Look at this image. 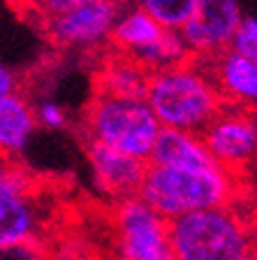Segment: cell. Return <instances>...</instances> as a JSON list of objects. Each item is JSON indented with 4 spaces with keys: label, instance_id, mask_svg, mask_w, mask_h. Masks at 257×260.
<instances>
[{
    "label": "cell",
    "instance_id": "6da1fadb",
    "mask_svg": "<svg viewBox=\"0 0 257 260\" xmlns=\"http://www.w3.org/2000/svg\"><path fill=\"white\" fill-rule=\"evenodd\" d=\"M239 190V177L223 165L213 168H171L149 162L139 198L174 221L178 216L213 207H227Z\"/></svg>",
    "mask_w": 257,
    "mask_h": 260
},
{
    "label": "cell",
    "instance_id": "7a4b0ae2",
    "mask_svg": "<svg viewBox=\"0 0 257 260\" xmlns=\"http://www.w3.org/2000/svg\"><path fill=\"white\" fill-rule=\"evenodd\" d=\"M146 100L160 119L162 128L199 135L227 105L206 65L197 58L151 75Z\"/></svg>",
    "mask_w": 257,
    "mask_h": 260
},
{
    "label": "cell",
    "instance_id": "3957f363",
    "mask_svg": "<svg viewBox=\"0 0 257 260\" xmlns=\"http://www.w3.org/2000/svg\"><path fill=\"white\" fill-rule=\"evenodd\" d=\"M169 233L176 260H257L252 233L230 205L174 218Z\"/></svg>",
    "mask_w": 257,
    "mask_h": 260
},
{
    "label": "cell",
    "instance_id": "277c9868",
    "mask_svg": "<svg viewBox=\"0 0 257 260\" xmlns=\"http://www.w3.org/2000/svg\"><path fill=\"white\" fill-rule=\"evenodd\" d=\"M86 137L128 156L151 160L162 123L144 98L95 93L86 109Z\"/></svg>",
    "mask_w": 257,
    "mask_h": 260
},
{
    "label": "cell",
    "instance_id": "5b68a950",
    "mask_svg": "<svg viewBox=\"0 0 257 260\" xmlns=\"http://www.w3.org/2000/svg\"><path fill=\"white\" fill-rule=\"evenodd\" d=\"M118 260H176L169 221L139 195L121 200L114 211Z\"/></svg>",
    "mask_w": 257,
    "mask_h": 260
},
{
    "label": "cell",
    "instance_id": "8992f818",
    "mask_svg": "<svg viewBox=\"0 0 257 260\" xmlns=\"http://www.w3.org/2000/svg\"><path fill=\"white\" fill-rule=\"evenodd\" d=\"M121 16V0H100L72 7L58 14H44L47 38L65 49H95L112 42V32Z\"/></svg>",
    "mask_w": 257,
    "mask_h": 260
},
{
    "label": "cell",
    "instance_id": "52a82bcc",
    "mask_svg": "<svg viewBox=\"0 0 257 260\" xmlns=\"http://www.w3.org/2000/svg\"><path fill=\"white\" fill-rule=\"evenodd\" d=\"M202 137L211 156L223 168L236 177L248 174L257 158V112L225 105V109L206 125Z\"/></svg>",
    "mask_w": 257,
    "mask_h": 260
},
{
    "label": "cell",
    "instance_id": "ba28073f",
    "mask_svg": "<svg viewBox=\"0 0 257 260\" xmlns=\"http://www.w3.org/2000/svg\"><path fill=\"white\" fill-rule=\"evenodd\" d=\"M243 19L241 0H199L181 35L195 58H211L232 49Z\"/></svg>",
    "mask_w": 257,
    "mask_h": 260
},
{
    "label": "cell",
    "instance_id": "9c48e42d",
    "mask_svg": "<svg viewBox=\"0 0 257 260\" xmlns=\"http://www.w3.org/2000/svg\"><path fill=\"white\" fill-rule=\"evenodd\" d=\"M38 225L30 181L23 170L5 162L0 177V246L35 242Z\"/></svg>",
    "mask_w": 257,
    "mask_h": 260
},
{
    "label": "cell",
    "instance_id": "30bf717a",
    "mask_svg": "<svg viewBox=\"0 0 257 260\" xmlns=\"http://www.w3.org/2000/svg\"><path fill=\"white\" fill-rule=\"evenodd\" d=\"M86 158L91 165L95 186L102 193H107L118 202L139 195L146 170H149V160L128 156L118 149L91 140L86 142Z\"/></svg>",
    "mask_w": 257,
    "mask_h": 260
},
{
    "label": "cell",
    "instance_id": "8fae6325",
    "mask_svg": "<svg viewBox=\"0 0 257 260\" xmlns=\"http://www.w3.org/2000/svg\"><path fill=\"white\" fill-rule=\"evenodd\" d=\"M211 72L220 95L227 105L257 112V63L227 49L211 58H197Z\"/></svg>",
    "mask_w": 257,
    "mask_h": 260
},
{
    "label": "cell",
    "instance_id": "7c38bea8",
    "mask_svg": "<svg viewBox=\"0 0 257 260\" xmlns=\"http://www.w3.org/2000/svg\"><path fill=\"white\" fill-rule=\"evenodd\" d=\"M149 162L171 165V168H213L220 165L204 144L199 133H188L176 128H162Z\"/></svg>",
    "mask_w": 257,
    "mask_h": 260
},
{
    "label": "cell",
    "instance_id": "4fadbf2b",
    "mask_svg": "<svg viewBox=\"0 0 257 260\" xmlns=\"http://www.w3.org/2000/svg\"><path fill=\"white\" fill-rule=\"evenodd\" d=\"M151 72L144 65H139L132 56L116 51L109 56L97 72L95 79V93H107V95L118 98H144L149 93Z\"/></svg>",
    "mask_w": 257,
    "mask_h": 260
},
{
    "label": "cell",
    "instance_id": "5bb4252c",
    "mask_svg": "<svg viewBox=\"0 0 257 260\" xmlns=\"http://www.w3.org/2000/svg\"><path fill=\"white\" fill-rule=\"evenodd\" d=\"M38 123L35 107L19 91L0 98V144L5 153H21Z\"/></svg>",
    "mask_w": 257,
    "mask_h": 260
},
{
    "label": "cell",
    "instance_id": "9a60e30c",
    "mask_svg": "<svg viewBox=\"0 0 257 260\" xmlns=\"http://www.w3.org/2000/svg\"><path fill=\"white\" fill-rule=\"evenodd\" d=\"M167 28H162L160 23L153 19L151 14H146L141 7H132L128 12H121L116 26L112 32V47L114 51L128 56H137L144 49L153 47L158 40L165 35Z\"/></svg>",
    "mask_w": 257,
    "mask_h": 260
},
{
    "label": "cell",
    "instance_id": "2e32d148",
    "mask_svg": "<svg viewBox=\"0 0 257 260\" xmlns=\"http://www.w3.org/2000/svg\"><path fill=\"white\" fill-rule=\"evenodd\" d=\"M199 0H137V7L151 14L167 30H183L193 19Z\"/></svg>",
    "mask_w": 257,
    "mask_h": 260
},
{
    "label": "cell",
    "instance_id": "e0dca14e",
    "mask_svg": "<svg viewBox=\"0 0 257 260\" xmlns=\"http://www.w3.org/2000/svg\"><path fill=\"white\" fill-rule=\"evenodd\" d=\"M232 49L257 63V19L255 16H246L243 19L241 28H239L234 42H232Z\"/></svg>",
    "mask_w": 257,
    "mask_h": 260
},
{
    "label": "cell",
    "instance_id": "ac0fdd59",
    "mask_svg": "<svg viewBox=\"0 0 257 260\" xmlns=\"http://www.w3.org/2000/svg\"><path fill=\"white\" fill-rule=\"evenodd\" d=\"M35 114H38L40 125H44V128L60 130V128H65V123H67V114H65V109L60 107L58 103H54L51 98L40 100V103L35 105Z\"/></svg>",
    "mask_w": 257,
    "mask_h": 260
},
{
    "label": "cell",
    "instance_id": "d6986e66",
    "mask_svg": "<svg viewBox=\"0 0 257 260\" xmlns=\"http://www.w3.org/2000/svg\"><path fill=\"white\" fill-rule=\"evenodd\" d=\"M3 260H38V255H35V242L3 246Z\"/></svg>",
    "mask_w": 257,
    "mask_h": 260
},
{
    "label": "cell",
    "instance_id": "ffe728a7",
    "mask_svg": "<svg viewBox=\"0 0 257 260\" xmlns=\"http://www.w3.org/2000/svg\"><path fill=\"white\" fill-rule=\"evenodd\" d=\"M7 3L12 5V10L21 12V14H28V16H38L40 19L51 0H7Z\"/></svg>",
    "mask_w": 257,
    "mask_h": 260
},
{
    "label": "cell",
    "instance_id": "44dd1931",
    "mask_svg": "<svg viewBox=\"0 0 257 260\" xmlns=\"http://www.w3.org/2000/svg\"><path fill=\"white\" fill-rule=\"evenodd\" d=\"M88 3H100V0H51L47 5V10H44V14H58V12H67V10H72V7L88 5Z\"/></svg>",
    "mask_w": 257,
    "mask_h": 260
},
{
    "label": "cell",
    "instance_id": "7402d4cb",
    "mask_svg": "<svg viewBox=\"0 0 257 260\" xmlns=\"http://www.w3.org/2000/svg\"><path fill=\"white\" fill-rule=\"evenodd\" d=\"M12 93H16V75L7 65H3V70H0V98L12 95Z\"/></svg>",
    "mask_w": 257,
    "mask_h": 260
},
{
    "label": "cell",
    "instance_id": "603a6c76",
    "mask_svg": "<svg viewBox=\"0 0 257 260\" xmlns=\"http://www.w3.org/2000/svg\"><path fill=\"white\" fill-rule=\"evenodd\" d=\"M248 174H250V177H252V181H255V184H257V158H255V162H252V165H250V170H248Z\"/></svg>",
    "mask_w": 257,
    "mask_h": 260
},
{
    "label": "cell",
    "instance_id": "cb8c5ba5",
    "mask_svg": "<svg viewBox=\"0 0 257 260\" xmlns=\"http://www.w3.org/2000/svg\"><path fill=\"white\" fill-rule=\"evenodd\" d=\"M255 249H257V242H255Z\"/></svg>",
    "mask_w": 257,
    "mask_h": 260
}]
</instances>
